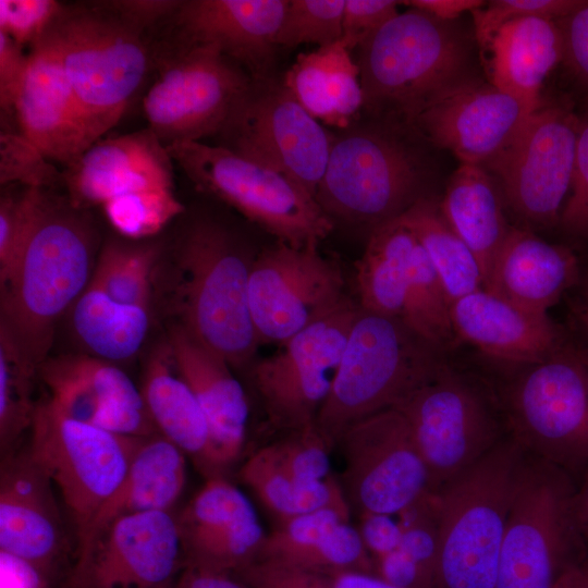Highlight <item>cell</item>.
<instances>
[{
  "instance_id": "cell-12",
  "label": "cell",
  "mask_w": 588,
  "mask_h": 588,
  "mask_svg": "<svg viewBox=\"0 0 588 588\" xmlns=\"http://www.w3.org/2000/svg\"><path fill=\"white\" fill-rule=\"evenodd\" d=\"M421 168L413 151L381 131H356L333 140L316 199L324 212L372 224L405 212L420 197Z\"/></svg>"
},
{
  "instance_id": "cell-19",
  "label": "cell",
  "mask_w": 588,
  "mask_h": 588,
  "mask_svg": "<svg viewBox=\"0 0 588 588\" xmlns=\"http://www.w3.org/2000/svg\"><path fill=\"white\" fill-rule=\"evenodd\" d=\"M184 567L170 511L120 517L75 554L69 588H173Z\"/></svg>"
},
{
  "instance_id": "cell-18",
  "label": "cell",
  "mask_w": 588,
  "mask_h": 588,
  "mask_svg": "<svg viewBox=\"0 0 588 588\" xmlns=\"http://www.w3.org/2000/svg\"><path fill=\"white\" fill-rule=\"evenodd\" d=\"M317 247L279 242L252 261L248 306L259 342L283 343L346 301L339 266Z\"/></svg>"
},
{
  "instance_id": "cell-8",
  "label": "cell",
  "mask_w": 588,
  "mask_h": 588,
  "mask_svg": "<svg viewBox=\"0 0 588 588\" xmlns=\"http://www.w3.org/2000/svg\"><path fill=\"white\" fill-rule=\"evenodd\" d=\"M510 384L502 409L507 434L527 455L573 478L588 467V360L563 343L524 366Z\"/></svg>"
},
{
  "instance_id": "cell-33",
  "label": "cell",
  "mask_w": 588,
  "mask_h": 588,
  "mask_svg": "<svg viewBox=\"0 0 588 588\" xmlns=\"http://www.w3.org/2000/svg\"><path fill=\"white\" fill-rule=\"evenodd\" d=\"M282 84L313 118L330 126L346 127L364 107L359 68L342 38L299 53Z\"/></svg>"
},
{
  "instance_id": "cell-11",
  "label": "cell",
  "mask_w": 588,
  "mask_h": 588,
  "mask_svg": "<svg viewBox=\"0 0 588 588\" xmlns=\"http://www.w3.org/2000/svg\"><path fill=\"white\" fill-rule=\"evenodd\" d=\"M29 433L26 451L58 490L78 546L125 477L142 439L76 420L49 397L38 401Z\"/></svg>"
},
{
  "instance_id": "cell-59",
  "label": "cell",
  "mask_w": 588,
  "mask_h": 588,
  "mask_svg": "<svg viewBox=\"0 0 588 588\" xmlns=\"http://www.w3.org/2000/svg\"><path fill=\"white\" fill-rule=\"evenodd\" d=\"M173 588H250L233 574L184 565Z\"/></svg>"
},
{
  "instance_id": "cell-39",
  "label": "cell",
  "mask_w": 588,
  "mask_h": 588,
  "mask_svg": "<svg viewBox=\"0 0 588 588\" xmlns=\"http://www.w3.org/2000/svg\"><path fill=\"white\" fill-rule=\"evenodd\" d=\"M238 476L282 520L327 507L351 513L335 479L313 486L297 481L282 466L271 444L254 452L241 466Z\"/></svg>"
},
{
  "instance_id": "cell-44",
  "label": "cell",
  "mask_w": 588,
  "mask_h": 588,
  "mask_svg": "<svg viewBox=\"0 0 588 588\" xmlns=\"http://www.w3.org/2000/svg\"><path fill=\"white\" fill-rule=\"evenodd\" d=\"M0 183L52 189L63 184V172L20 132L4 131L0 136Z\"/></svg>"
},
{
  "instance_id": "cell-1",
  "label": "cell",
  "mask_w": 588,
  "mask_h": 588,
  "mask_svg": "<svg viewBox=\"0 0 588 588\" xmlns=\"http://www.w3.org/2000/svg\"><path fill=\"white\" fill-rule=\"evenodd\" d=\"M94 253L84 209L38 188L16 261L0 283V338L33 368L48 358L58 321L87 287Z\"/></svg>"
},
{
  "instance_id": "cell-36",
  "label": "cell",
  "mask_w": 588,
  "mask_h": 588,
  "mask_svg": "<svg viewBox=\"0 0 588 588\" xmlns=\"http://www.w3.org/2000/svg\"><path fill=\"white\" fill-rule=\"evenodd\" d=\"M417 238L397 218L376 228L356 264L364 310L401 318Z\"/></svg>"
},
{
  "instance_id": "cell-56",
  "label": "cell",
  "mask_w": 588,
  "mask_h": 588,
  "mask_svg": "<svg viewBox=\"0 0 588 588\" xmlns=\"http://www.w3.org/2000/svg\"><path fill=\"white\" fill-rule=\"evenodd\" d=\"M358 531L373 560L396 550L402 536L400 523L387 514L362 515Z\"/></svg>"
},
{
  "instance_id": "cell-10",
  "label": "cell",
  "mask_w": 588,
  "mask_h": 588,
  "mask_svg": "<svg viewBox=\"0 0 588 588\" xmlns=\"http://www.w3.org/2000/svg\"><path fill=\"white\" fill-rule=\"evenodd\" d=\"M428 469L431 493L507 436L502 404L446 363L396 407Z\"/></svg>"
},
{
  "instance_id": "cell-16",
  "label": "cell",
  "mask_w": 588,
  "mask_h": 588,
  "mask_svg": "<svg viewBox=\"0 0 588 588\" xmlns=\"http://www.w3.org/2000/svg\"><path fill=\"white\" fill-rule=\"evenodd\" d=\"M266 79H253L219 134L222 146L284 174L316 198L334 138L283 84Z\"/></svg>"
},
{
  "instance_id": "cell-7",
  "label": "cell",
  "mask_w": 588,
  "mask_h": 588,
  "mask_svg": "<svg viewBox=\"0 0 588 588\" xmlns=\"http://www.w3.org/2000/svg\"><path fill=\"white\" fill-rule=\"evenodd\" d=\"M563 469L527 456L515 488L494 588H555L588 555Z\"/></svg>"
},
{
  "instance_id": "cell-23",
  "label": "cell",
  "mask_w": 588,
  "mask_h": 588,
  "mask_svg": "<svg viewBox=\"0 0 588 588\" xmlns=\"http://www.w3.org/2000/svg\"><path fill=\"white\" fill-rule=\"evenodd\" d=\"M184 565L234 574L258 556L266 536L247 497L222 476L208 478L176 517Z\"/></svg>"
},
{
  "instance_id": "cell-37",
  "label": "cell",
  "mask_w": 588,
  "mask_h": 588,
  "mask_svg": "<svg viewBox=\"0 0 588 588\" xmlns=\"http://www.w3.org/2000/svg\"><path fill=\"white\" fill-rule=\"evenodd\" d=\"M71 323L89 355L117 364L132 358L143 346L150 308L114 301L88 283L71 308Z\"/></svg>"
},
{
  "instance_id": "cell-61",
  "label": "cell",
  "mask_w": 588,
  "mask_h": 588,
  "mask_svg": "<svg viewBox=\"0 0 588 588\" xmlns=\"http://www.w3.org/2000/svg\"><path fill=\"white\" fill-rule=\"evenodd\" d=\"M575 519L580 535L588 546V467L581 474L573 497Z\"/></svg>"
},
{
  "instance_id": "cell-30",
  "label": "cell",
  "mask_w": 588,
  "mask_h": 588,
  "mask_svg": "<svg viewBox=\"0 0 588 588\" xmlns=\"http://www.w3.org/2000/svg\"><path fill=\"white\" fill-rule=\"evenodd\" d=\"M256 560L305 572L353 569L375 574V561L358 529L350 524V512L334 507L282 520L266 536Z\"/></svg>"
},
{
  "instance_id": "cell-60",
  "label": "cell",
  "mask_w": 588,
  "mask_h": 588,
  "mask_svg": "<svg viewBox=\"0 0 588 588\" xmlns=\"http://www.w3.org/2000/svg\"><path fill=\"white\" fill-rule=\"evenodd\" d=\"M405 5L427 12L443 21H454L465 11H474L482 7L480 0H408L401 1Z\"/></svg>"
},
{
  "instance_id": "cell-43",
  "label": "cell",
  "mask_w": 588,
  "mask_h": 588,
  "mask_svg": "<svg viewBox=\"0 0 588 588\" xmlns=\"http://www.w3.org/2000/svg\"><path fill=\"white\" fill-rule=\"evenodd\" d=\"M345 0H289L277 45L328 46L342 38Z\"/></svg>"
},
{
  "instance_id": "cell-20",
  "label": "cell",
  "mask_w": 588,
  "mask_h": 588,
  "mask_svg": "<svg viewBox=\"0 0 588 588\" xmlns=\"http://www.w3.org/2000/svg\"><path fill=\"white\" fill-rule=\"evenodd\" d=\"M48 397L70 417L112 433H159L140 389L117 364L89 354L47 358L38 368Z\"/></svg>"
},
{
  "instance_id": "cell-9",
  "label": "cell",
  "mask_w": 588,
  "mask_h": 588,
  "mask_svg": "<svg viewBox=\"0 0 588 588\" xmlns=\"http://www.w3.org/2000/svg\"><path fill=\"white\" fill-rule=\"evenodd\" d=\"M167 149L198 188L228 203L279 242L318 245L333 229L317 199L280 172L222 145L185 142Z\"/></svg>"
},
{
  "instance_id": "cell-50",
  "label": "cell",
  "mask_w": 588,
  "mask_h": 588,
  "mask_svg": "<svg viewBox=\"0 0 588 588\" xmlns=\"http://www.w3.org/2000/svg\"><path fill=\"white\" fill-rule=\"evenodd\" d=\"M395 0H345L342 21V39L350 50L357 48L399 12Z\"/></svg>"
},
{
  "instance_id": "cell-47",
  "label": "cell",
  "mask_w": 588,
  "mask_h": 588,
  "mask_svg": "<svg viewBox=\"0 0 588 588\" xmlns=\"http://www.w3.org/2000/svg\"><path fill=\"white\" fill-rule=\"evenodd\" d=\"M56 0H0V32L30 47L41 39L63 11Z\"/></svg>"
},
{
  "instance_id": "cell-3",
  "label": "cell",
  "mask_w": 588,
  "mask_h": 588,
  "mask_svg": "<svg viewBox=\"0 0 588 588\" xmlns=\"http://www.w3.org/2000/svg\"><path fill=\"white\" fill-rule=\"evenodd\" d=\"M526 452L509 434L434 497L433 588H494L507 518Z\"/></svg>"
},
{
  "instance_id": "cell-42",
  "label": "cell",
  "mask_w": 588,
  "mask_h": 588,
  "mask_svg": "<svg viewBox=\"0 0 588 588\" xmlns=\"http://www.w3.org/2000/svg\"><path fill=\"white\" fill-rule=\"evenodd\" d=\"M38 370L26 364L0 338V449L2 456L15 452L30 430L38 402L33 399Z\"/></svg>"
},
{
  "instance_id": "cell-41",
  "label": "cell",
  "mask_w": 588,
  "mask_h": 588,
  "mask_svg": "<svg viewBox=\"0 0 588 588\" xmlns=\"http://www.w3.org/2000/svg\"><path fill=\"white\" fill-rule=\"evenodd\" d=\"M156 246L108 242L93 271L90 284L123 304L150 308Z\"/></svg>"
},
{
  "instance_id": "cell-52",
  "label": "cell",
  "mask_w": 588,
  "mask_h": 588,
  "mask_svg": "<svg viewBox=\"0 0 588 588\" xmlns=\"http://www.w3.org/2000/svg\"><path fill=\"white\" fill-rule=\"evenodd\" d=\"M28 62V53L5 33L0 32L1 115L14 118L16 96Z\"/></svg>"
},
{
  "instance_id": "cell-34",
  "label": "cell",
  "mask_w": 588,
  "mask_h": 588,
  "mask_svg": "<svg viewBox=\"0 0 588 588\" xmlns=\"http://www.w3.org/2000/svg\"><path fill=\"white\" fill-rule=\"evenodd\" d=\"M140 391L158 432L194 458L209 476V426L193 391L176 367L168 342L150 354Z\"/></svg>"
},
{
  "instance_id": "cell-22",
  "label": "cell",
  "mask_w": 588,
  "mask_h": 588,
  "mask_svg": "<svg viewBox=\"0 0 588 588\" xmlns=\"http://www.w3.org/2000/svg\"><path fill=\"white\" fill-rule=\"evenodd\" d=\"M173 159L149 128L100 138L64 168L66 196L77 208L174 191Z\"/></svg>"
},
{
  "instance_id": "cell-58",
  "label": "cell",
  "mask_w": 588,
  "mask_h": 588,
  "mask_svg": "<svg viewBox=\"0 0 588 588\" xmlns=\"http://www.w3.org/2000/svg\"><path fill=\"white\" fill-rule=\"evenodd\" d=\"M305 573L317 588H399L376 574L353 569Z\"/></svg>"
},
{
  "instance_id": "cell-31",
  "label": "cell",
  "mask_w": 588,
  "mask_h": 588,
  "mask_svg": "<svg viewBox=\"0 0 588 588\" xmlns=\"http://www.w3.org/2000/svg\"><path fill=\"white\" fill-rule=\"evenodd\" d=\"M489 52L490 83L527 105L540 107V90L563 60L556 21L528 16L500 26L483 47Z\"/></svg>"
},
{
  "instance_id": "cell-54",
  "label": "cell",
  "mask_w": 588,
  "mask_h": 588,
  "mask_svg": "<svg viewBox=\"0 0 588 588\" xmlns=\"http://www.w3.org/2000/svg\"><path fill=\"white\" fill-rule=\"evenodd\" d=\"M234 574L250 588H317L303 571L262 560H255Z\"/></svg>"
},
{
  "instance_id": "cell-14",
  "label": "cell",
  "mask_w": 588,
  "mask_h": 588,
  "mask_svg": "<svg viewBox=\"0 0 588 588\" xmlns=\"http://www.w3.org/2000/svg\"><path fill=\"white\" fill-rule=\"evenodd\" d=\"M579 121L566 102L540 105L510 145L482 167L525 229L559 224L573 182Z\"/></svg>"
},
{
  "instance_id": "cell-63",
  "label": "cell",
  "mask_w": 588,
  "mask_h": 588,
  "mask_svg": "<svg viewBox=\"0 0 588 588\" xmlns=\"http://www.w3.org/2000/svg\"><path fill=\"white\" fill-rule=\"evenodd\" d=\"M578 316H579V319H580V321L583 323V327H584V330H585V333H586L587 345L583 350V353H584V355L586 356V358L588 360V309L579 307Z\"/></svg>"
},
{
  "instance_id": "cell-35",
  "label": "cell",
  "mask_w": 588,
  "mask_h": 588,
  "mask_svg": "<svg viewBox=\"0 0 588 588\" xmlns=\"http://www.w3.org/2000/svg\"><path fill=\"white\" fill-rule=\"evenodd\" d=\"M493 177L480 166L464 164L452 174L441 211L476 256L485 280L510 225Z\"/></svg>"
},
{
  "instance_id": "cell-26",
  "label": "cell",
  "mask_w": 588,
  "mask_h": 588,
  "mask_svg": "<svg viewBox=\"0 0 588 588\" xmlns=\"http://www.w3.org/2000/svg\"><path fill=\"white\" fill-rule=\"evenodd\" d=\"M14 119L26 139L64 168L88 149L72 89L56 53L44 39L30 47Z\"/></svg>"
},
{
  "instance_id": "cell-46",
  "label": "cell",
  "mask_w": 588,
  "mask_h": 588,
  "mask_svg": "<svg viewBox=\"0 0 588 588\" xmlns=\"http://www.w3.org/2000/svg\"><path fill=\"white\" fill-rule=\"evenodd\" d=\"M585 0H492L485 9L473 11L475 36L485 47L503 24L522 17L537 16L558 21L583 7Z\"/></svg>"
},
{
  "instance_id": "cell-38",
  "label": "cell",
  "mask_w": 588,
  "mask_h": 588,
  "mask_svg": "<svg viewBox=\"0 0 588 588\" xmlns=\"http://www.w3.org/2000/svg\"><path fill=\"white\" fill-rule=\"evenodd\" d=\"M397 219L415 235L438 273L451 304L483 289L479 262L445 220L440 204L420 197Z\"/></svg>"
},
{
  "instance_id": "cell-40",
  "label": "cell",
  "mask_w": 588,
  "mask_h": 588,
  "mask_svg": "<svg viewBox=\"0 0 588 588\" xmlns=\"http://www.w3.org/2000/svg\"><path fill=\"white\" fill-rule=\"evenodd\" d=\"M401 319L443 352L457 341L445 290L419 242L414 252Z\"/></svg>"
},
{
  "instance_id": "cell-45",
  "label": "cell",
  "mask_w": 588,
  "mask_h": 588,
  "mask_svg": "<svg viewBox=\"0 0 588 588\" xmlns=\"http://www.w3.org/2000/svg\"><path fill=\"white\" fill-rule=\"evenodd\" d=\"M289 434L271 446L293 478L307 486L334 479L331 476L329 457L331 448L319 434L316 426Z\"/></svg>"
},
{
  "instance_id": "cell-24",
  "label": "cell",
  "mask_w": 588,
  "mask_h": 588,
  "mask_svg": "<svg viewBox=\"0 0 588 588\" xmlns=\"http://www.w3.org/2000/svg\"><path fill=\"white\" fill-rule=\"evenodd\" d=\"M54 486L26 450L2 457L0 550L52 577L70 550Z\"/></svg>"
},
{
  "instance_id": "cell-53",
  "label": "cell",
  "mask_w": 588,
  "mask_h": 588,
  "mask_svg": "<svg viewBox=\"0 0 588 588\" xmlns=\"http://www.w3.org/2000/svg\"><path fill=\"white\" fill-rule=\"evenodd\" d=\"M103 3L124 21L146 33L162 22H169L181 0H109Z\"/></svg>"
},
{
  "instance_id": "cell-2",
  "label": "cell",
  "mask_w": 588,
  "mask_h": 588,
  "mask_svg": "<svg viewBox=\"0 0 588 588\" xmlns=\"http://www.w3.org/2000/svg\"><path fill=\"white\" fill-rule=\"evenodd\" d=\"M364 107L413 124L437 101L479 78L471 44L454 21L411 8L358 47Z\"/></svg>"
},
{
  "instance_id": "cell-17",
  "label": "cell",
  "mask_w": 588,
  "mask_h": 588,
  "mask_svg": "<svg viewBox=\"0 0 588 588\" xmlns=\"http://www.w3.org/2000/svg\"><path fill=\"white\" fill-rule=\"evenodd\" d=\"M336 445L344 463L339 483L359 516L400 515L431 493L428 469L399 409L357 421Z\"/></svg>"
},
{
  "instance_id": "cell-57",
  "label": "cell",
  "mask_w": 588,
  "mask_h": 588,
  "mask_svg": "<svg viewBox=\"0 0 588 588\" xmlns=\"http://www.w3.org/2000/svg\"><path fill=\"white\" fill-rule=\"evenodd\" d=\"M51 578L29 561L0 550V588H52Z\"/></svg>"
},
{
  "instance_id": "cell-21",
  "label": "cell",
  "mask_w": 588,
  "mask_h": 588,
  "mask_svg": "<svg viewBox=\"0 0 588 588\" xmlns=\"http://www.w3.org/2000/svg\"><path fill=\"white\" fill-rule=\"evenodd\" d=\"M537 109L478 79L430 106L412 126L461 163L483 167L510 145Z\"/></svg>"
},
{
  "instance_id": "cell-55",
  "label": "cell",
  "mask_w": 588,
  "mask_h": 588,
  "mask_svg": "<svg viewBox=\"0 0 588 588\" xmlns=\"http://www.w3.org/2000/svg\"><path fill=\"white\" fill-rule=\"evenodd\" d=\"M375 561V574L399 588H432V581L402 550L396 549Z\"/></svg>"
},
{
  "instance_id": "cell-49",
  "label": "cell",
  "mask_w": 588,
  "mask_h": 588,
  "mask_svg": "<svg viewBox=\"0 0 588 588\" xmlns=\"http://www.w3.org/2000/svg\"><path fill=\"white\" fill-rule=\"evenodd\" d=\"M579 119L571 195L563 206L559 224L567 236L588 245V107Z\"/></svg>"
},
{
  "instance_id": "cell-4",
  "label": "cell",
  "mask_w": 588,
  "mask_h": 588,
  "mask_svg": "<svg viewBox=\"0 0 588 588\" xmlns=\"http://www.w3.org/2000/svg\"><path fill=\"white\" fill-rule=\"evenodd\" d=\"M41 39L62 66L89 148L120 121L146 76L145 33L97 1L65 4Z\"/></svg>"
},
{
  "instance_id": "cell-64",
  "label": "cell",
  "mask_w": 588,
  "mask_h": 588,
  "mask_svg": "<svg viewBox=\"0 0 588 588\" xmlns=\"http://www.w3.org/2000/svg\"><path fill=\"white\" fill-rule=\"evenodd\" d=\"M583 298L584 303L580 307L588 309V272L586 273L584 281H583Z\"/></svg>"
},
{
  "instance_id": "cell-13",
  "label": "cell",
  "mask_w": 588,
  "mask_h": 588,
  "mask_svg": "<svg viewBox=\"0 0 588 588\" xmlns=\"http://www.w3.org/2000/svg\"><path fill=\"white\" fill-rule=\"evenodd\" d=\"M160 65L143 108L166 146L219 135L253 84L241 65L211 46L179 44Z\"/></svg>"
},
{
  "instance_id": "cell-27",
  "label": "cell",
  "mask_w": 588,
  "mask_h": 588,
  "mask_svg": "<svg viewBox=\"0 0 588 588\" xmlns=\"http://www.w3.org/2000/svg\"><path fill=\"white\" fill-rule=\"evenodd\" d=\"M167 342L176 367L200 405L210 431L209 478L235 462L243 449L249 407L229 364L183 327L170 328Z\"/></svg>"
},
{
  "instance_id": "cell-29",
  "label": "cell",
  "mask_w": 588,
  "mask_h": 588,
  "mask_svg": "<svg viewBox=\"0 0 588 588\" xmlns=\"http://www.w3.org/2000/svg\"><path fill=\"white\" fill-rule=\"evenodd\" d=\"M580 277L578 259L563 245L550 244L530 230L511 226L483 289L527 311L548 315Z\"/></svg>"
},
{
  "instance_id": "cell-28",
  "label": "cell",
  "mask_w": 588,
  "mask_h": 588,
  "mask_svg": "<svg viewBox=\"0 0 588 588\" xmlns=\"http://www.w3.org/2000/svg\"><path fill=\"white\" fill-rule=\"evenodd\" d=\"M450 315L457 341L503 363L527 366L564 343L548 315L527 311L485 289L454 301Z\"/></svg>"
},
{
  "instance_id": "cell-15",
  "label": "cell",
  "mask_w": 588,
  "mask_h": 588,
  "mask_svg": "<svg viewBox=\"0 0 588 588\" xmlns=\"http://www.w3.org/2000/svg\"><path fill=\"white\" fill-rule=\"evenodd\" d=\"M357 310L346 299L254 366V385L272 427L291 433L316 426Z\"/></svg>"
},
{
  "instance_id": "cell-6",
  "label": "cell",
  "mask_w": 588,
  "mask_h": 588,
  "mask_svg": "<svg viewBox=\"0 0 588 588\" xmlns=\"http://www.w3.org/2000/svg\"><path fill=\"white\" fill-rule=\"evenodd\" d=\"M172 258L177 324L229 365L247 362L259 343L248 306L252 262L228 231L207 221L182 234Z\"/></svg>"
},
{
  "instance_id": "cell-5",
  "label": "cell",
  "mask_w": 588,
  "mask_h": 588,
  "mask_svg": "<svg viewBox=\"0 0 588 588\" xmlns=\"http://www.w3.org/2000/svg\"><path fill=\"white\" fill-rule=\"evenodd\" d=\"M444 364L443 351L401 318L358 307L317 431L334 448L351 426L396 407Z\"/></svg>"
},
{
  "instance_id": "cell-62",
  "label": "cell",
  "mask_w": 588,
  "mask_h": 588,
  "mask_svg": "<svg viewBox=\"0 0 588 588\" xmlns=\"http://www.w3.org/2000/svg\"><path fill=\"white\" fill-rule=\"evenodd\" d=\"M555 588H588V555L573 566Z\"/></svg>"
},
{
  "instance_id": "cell-48",
  "label": "cell",
  "mask_w": 588,
  "mask_h": 588,
  "mask_svg": "<svg viewBox=\"0 0 588 588\" xmlns=\"http://www.w3.org/2000/svg\"><path fill=\"white\" fill-rule=\"evenodd\" d=\"M38 188L5 192L0 198V283L9 277L24 242Z\"/></svg>"
},
{
  "instance_id": "cell-25",
  "label": "cell",
  "mask_w": 588,
  "mask_h": 588,
  "mask_svg": "<svg viewBox=\"0 0 588 588\" xmlns=\"http://www.w3.org/2000/svg\"><path fill=\"white\" fill-rule=\"evenodd\" d=\"M289 0H184L172 19L180 45L211 46L266 79Z\"/></svg>"
},
{
  "instance_id": "cell-51",
  "label": "cell",
  "mask_w": 588,
  "mask_h": 588,
  "mask_svg": "<svg viewBox=\"0 0 588 588\" xmlns=\"http://www.w3.org/2000/svg\"><path fill=\"white\" fill-rule=\"evenodd\" d=\"M563 38V62L588 90V1L556 21Z\"/></svg>"
},
{
  "instance_id": "cell-32",
  "label": "cell",
  "mask_w": 588,
  "mask_h": 588,
  "mask_svg": "<svg viewBox=\"0 0 588 588\" xmlns=\"http://www.w3.org/2000/svg\"><path fill=\"white\" fill-rule=\"evenodd\" d=\"M186 480L185 454L160 433L140 440L127 473L91 522L76 552L115 519L170 511Z\"/></svg>"
}]
</instances>
